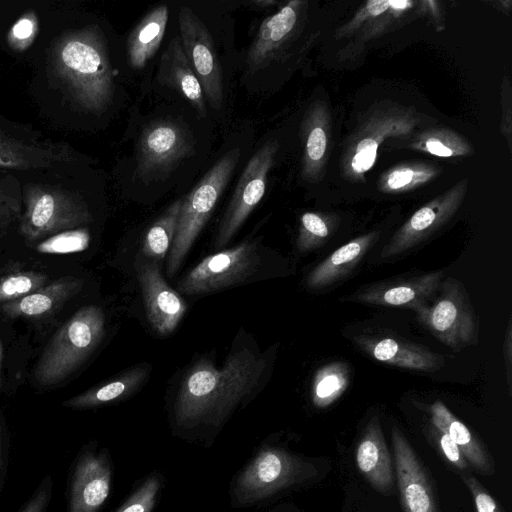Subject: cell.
<instances>
[{"label":"cell","instance_id":"1","mask_svg":"<svg viewBox=\"0 0 512 512\" xmlns=\"http://www.w3.org/2000/svg\"><path fill=\"white\" fill-rule=\"evenodd\" d=\"M266 366L249 349L231 354L217 369L208 360L197 362L185 376L176 405L178 425L219 424L251 393Z\"/></svg>","mask_w":512,"mask_h":512},{"label":"cell","instance_id":"2","mask_svg":"<svg viewBox=\"0 0 512 512\" xmlns=\"http://www.w3.org/2000/svg\"><path fill=\"white\" fill-rule=\"evenodd\" d=\"M57 78L84 110L100 114L114 95L112 68L102 34L86 26L63 34L52 49Z\"/></svg>","mask_w":512,"mask_h":512},{"label":"cell","instance_id":"3","mask_svg":"<svg viewBox=\"0 0 512 512\" xmlns=\"http://www.w3.org/2000/svg\"><path fill=\"white\" fill-rule=\"evenodd\" d=\"M105 315L95 305L81 307L54 334L34 370L40 386L64 381L89 357L104 335Z\"/></svg>","mask_w":512,"mask_h":512},{"label":"cell","instance_id":"4","mask_svg":"<svg viewBox=\"0 0 512 512\" xmlns=\"http://www.w3.org/2000/svg\"><path fill=\"white\" fill-rule=\"evenodd\" d=\"M22 204L24 211L20 216L19 228L28 242L82 228L93 221L89 206L82 196L60 185L23 184Z\"/></svg>","mask_w":512,"mask_h":512},{"label":"cell","instance_id":"5","mask_svg":"<svg viewBox=\"0 0 512 512\" xmlns=\"http://www.w3.org/2000/svg\"><path fill=\"white\" fill-rule=\"evenodd\" d=\"M241 151H227L182 198L177 228L168 252L167 273L173 276L182 265L194 241L212 215L239 161Z\"/></svg>","mask_w":512,"mask_h":512},{"label":"cell","instance_id":"6","mask_svg":"<svg viewBox=\"0 0 512 512\" xmlns=\"http://www.w3.org/2000/svg\"><path fill=\"white\" fill-rule=\"evenodd\" d=\"M440 295L431 304L419 306L418 320L442 343L455 352L478 342V322L465 286L446 278Z\"/></svg>","mask_w":512,"mask_h":512},{"label":"cell","instance_id":"7","mask_svg":"<svg viewBox=\"0 0 512 512\" xmlns=\"http://www.w3.org/2000/svg\"><path fill=\"white\" fill-rule=\"evenodd\" d=\"M312 475V469L298 457L266 448L238 476L233 497L239 505L252 504Z\"/></svg>","mask_w":512,"mask_h":512},{"label":"cell","instance_id":"8","mask_svg":"<svg viewBox=\"0 0 512 512\" xmlns=\"http://www.w3.org/2000/svg\"><path fill=\"white\" fill-rule=\"evenodd\" d=\"M258 262L256 243L245 241L204 258L179 281L177 289L188 295L222 290L243 282Z\"/></svg>","mask_w":512,"mask_h":512},{"label":"cell","instance_id":"9","mask_svg":"<svg viewBox=\"0 0 512 512\" xmlns=\"http://www.w3.org/2000/svg\"><path fill=\"white\" fill-rule=\"evenodd\" d=\"M112 466L108 453L95 442L75 456L67 477L66 512H98L111 489Z\"/></svg>","mask_w":512,"mask_h":512},{"label":"cell","instance_id":"10","mask_svg":"<svg viewBox=\"0 0 512 512\" xmlns=\"http://www.w3.org/2000/svg\"><path fill=\"white\" fill-rule=\"evenodd\" d=\"M278 148V142L270 140L248 161L219 226L215 239L216 249L224 247L232 239L263 198L268 173L274 164Z\"/></svg>","mask_w":512,"mask_h":512},{"label":"cell","instance_id":"11","mask_svg":"<svg viewBox=\"0 0 512 512\" xmlns=\"http://www.w3.org/2000/svg\"><path fill=\"white\" fill-rule=\"evenodd\" d=\"M180 40L185 56L197 76L205 99L219 109L224 100L223 75L213 38L198 16L181 7L178 14Z\"/></svg>","mask_w":512,"mask_h":512},{"label":"cell","instance_id":"12","mask_svg":"<svg viewBox=\"0 0 512 512\" xmlns=\"http://www.w3.org/2000/svg\"><path fill=\"white\" fill-rule=\"evenodd\" d=\"M193 152V139L179 122L162 119L142 131L137 150V172L149 180L169 172Z\"/></svg>","mask_w":512,"mask_h":512},{"label":"cell","instance_id":"13","mask_svg":"<svg viewBox=\"0 0 512 512\" xmlns=\"http://www.w3.org/2000/svg\"><path fill=\"white\" fill-rule=\"evenodd\" d=\"M466 189L467 181L463 180L419 208L391 237L382 249L380 258L400 255L432 236L457 212Z\"/></svg>","mask_w":512,"mask_h":512},{"label":"cell","instance_id":"14","mask_svg":"<svg viewBox=\"0 0 512 512\" xmlns=\"http://www.w3.org/2000/svg\"><path fill=\"white\" fill-rule=\"evenodd\" d=\"M416 119L410 112L377 111L353 135L345 150L344 171L352 179L362 177L374 165L379 145L387 137L407 135Z\"/></svg>","mask_w":512,"mask_h":512},{"label":"cell","instance_id":"15","mask_svg":"<svg viewBox=\"0 0 512 512\" xmlns=\"http://www.w3.org/2000/svg\"><path fill=\"white\" fill-rule=\"evenodd\" d=\"M77 160L76 151L66 143L15 137L0 130V170H55Z\"/></svg>","mask_w":512,"mask_h":512},{"label":"cell","instance_id":"16","mask_svg":"<svg viewBox=\"0 0 512 512\" xmlns=\"http://www.w3.org/2000/svg\"><path fill=\"white\" fill-rule=\"evenodd\" d=\"M394 467L404 512H438L433 488L411 444L397 428L391 433Z\"/></svg>","mask_w":512,"mask_h":512},{"label":"cell","instance_id":"17","mask_svg":"<svg viewBox=\"0 0 512 512\" xmlns=\"http://www.w3.org/2000/svg\"><path fill=\"white\" fill-rule=\"evenodd\" d=\"M147 318L160 335L170 334L181 321L186 304L162 277L155 262H144L136 267Z\"/></svg>","mask_w":512,"mask_h":512},{"label":"cell","instance_id":"18","mask_svg":"<svg viewBox=\"0 0 512 512\" xmlns=\"http://www.w3.org/2000/svg\"><path fill=\"white\" fill-rule=\"evenodd\" d=\"M443 278L444 271L438 270L411 278L385 281L371 285L348 299L365 304L416 310L427 304L428 299L439 290Z\"/></svg>","mask_w":512,"mask_h":512},{"label":"cell","instance_id":"19","mask_svg":"<svg viewBox=\"0 0 512 512\" xmlns=\"http://www.w3.org/2000/svg\"><path fill=\"white\" fill-rule=\"evenodd\" d=\"M301 4L299 1L289 2L261 23L247 53L250 70L262 69L276 60L296 29Z\"/></svg>","mask_w":512,"mask_h":512},{"label":"cell","instance_id":"20","mask_svg":"<svg viewBox=\"0 0 512 512\" xmlns=\"http://www.w3.org/2000/svg\"><path fill=\"white\" fill-rule=\"evenodd\" d=\"M355 342L374 359L388 365L421 372H435L445 364L443 355L427 347L392 337H356Z\"/></svg>","mask_w":512,"mask_h":512},{"label":"cell","instance_id":"21","mask_svg":"<svg viewBox=\"0 0 512 512\" xmlns=\"http://www.w3.org/2000/svg\"><path fill=\"white\" fill-rule=\"evenodd\" d=\"M356 464L374 489L382 493L391 490L394 483L392 460L378 416L370 419L358 442Z\"/></svg>","mask_w":512,"mask_h":512},{"label":"cell","instance_id":"22","mask_svg":"<svg viewBox=\"0 0 512 512\" xmlns=\"http://www.w3.org/2000/svg\"><path fill=\"white\" fill-rule=\"evenodd\" d=\"M158 80L185 97L201 117L206 116L201 84L185 56L179 36L171 39L160 58Z\"/></svg>","mask_w":512,"mask_h":512},{"label":"cell","instance_id":"23","mask_svg":"<svg viewBox=\"0 0 512 512\" xmlns=\"http://www.w3.org/2000/svg\"><path fill=\"white\" fill-rule=\"evenodd\" d=\"M82 286L81 279L63 277L22 298L4 303L2 311L12 318L46 316L77 294Z\"/></svg>","mask_w":512,"mask_h":512},{"label":"cell","instance_id":"24","mask_svg":"<svg viewBox=\"0 0 512 512\" xmlns=\"http://www.w3.org/2000/svg\"><path fill=\"white\" fill-rule=\"evenodd\" d=\"M378 237V232H372L336 249L309 273L307 286L313 290L323 289L343 279L352 272Z\"/></svg>","mask_w":512,"mask_h":512},{"label":"cell","instance_id":"25","mask_svg":"<svg viewBox=\"0 0 512 512\" xmlns=\"http://www.w3.org/2000/svg\"><path fill=\"white\" fill-rule=\"evenodd\" d=\"M430 414L432 426L447 434L477 471L484 475L494 472L492 460L482 445L442 401L430 406Z\"/></svg>","mask_w":512,"mask_h":512},{"label":"cell","instance_id":"26","mask_svg":"<svg viewBox=\"0 0 512 512\" xmlns=\"http://www.w3.org/2000/svg\"><path fill=\"white\" fill-rule=\"evenodd\" d=\"M168 14V7L159 5L132 30L127 41L128 61L132 68H143L157 53L165 35Z\"/></svg>","mask_w":512,"mask_h":512},{"label":"cell","instance_id":"27","mask_svg":"<svg viewBox=\"0 0 512 512\" xmlns=\"http://www.w3.org/2000/svg\"><path fill=\"white\" fill-rule=\"evenodd\" d=\"M148 374L147 367L133 368L112 381L67 399L62 406L71 409H88L124 399L144 384Z\"/></svg>","mask_w":512,"mask_h":512},{"label":"cell","instance_id":"28","mask_svg":"<svg viewBox=\"0 0 512 512\" xmlns=\"http://www.w3.org/2000/svg\"><path fill=\"white\" fill-rule=\"evenodd\" d=\"M306 120L302 174L311 179L320 173L324 164L328 146V120L324 121L321 107L313 108Z\"/></svg>","mask_w":512,"mask_h":512},{"label":"cell","instance_id":"29","mask_svg":"<svg viewBox=\"0 0 512 512\" xmlns=\"http://www.w3.org/2000/svg\"><path fill=\"white\" fill-rule=\"evenodd\" d=\"M350 369L344 362H332L317 370L311 387V399L318 408L330 406L346 391Z\"/></svg>","mask_w":512,"mask_h":512},{"label":"cell","instance_id":"30","mask_svg":"<svg viewBox=\"0 0 512 512\" xmlns=\"http://www.w3.org/2000/svg\"><path fill=\"white\" fill-rule=\"evenodd\" d=\"M181 199L174 201L148 229L142 253L152 259H163L172 245L178 222Z\"/></svg>","mask_w":512,"mask_h":512},{"label":"cell","instance_id":"31","mask_svg":"<svg viewBox=\"0 0 512 512\" xmlns=\"http://www.w3.org/2000/svg\"><path fill=\"white\" fill-rule=\"evenodd\" d=\"M438 170L428 164L411 163L390 169L380 180L385 193H402L423 185L436 176Z\"/></svg>","mask_w":512,"mask_h":512},{"label":"cell","instance_id":"32","mask_svg":"<svg viewBox=\"0 0 512 512\" xmlns=\"http://www.w3.org/2000/svg\"><path fill=\"white\" fill-rule=\"evenodd\" d=\"M414 148L438 157H457L471 153V147L450 130H430L419 136Z\"/></svg>","mask_w":512,"mask_h":512},{"label":"cell","instance_id":"33","mask_svg":"<svg viewBox=\"0 0 512 512\" xmlns=\"http://www.w3.org/2000/svg\"><path fill=\"white\" fill-rule=\"evenodd\" d=\"M336 220L319 213L306 212L301 216L297 248L308 252L322 246L331 236Z\"/></svg>","mask_w":512,"mask_h":512},{"label":"cell","instance_id":"34","mask_svg":"<svg viewBox=\"0 0 512 512\" xmlns=\"http://www.w3.org/2000/svg\"><path fill=\"white\" fill-rule=\"evenodd\" d=\"M49 281V276L43 273L28 271L6 275L0 278V302L8 303L22 298Z\"/></svg>","mask_w":512,"mask_h":512},{"label":"cell","instance_id":"35","mask_svg":"<svg viewBox=\"0 0 512 512\" xmlns=\"http://www.w3.org/2000/svg\"><path fill=\"white\" fill-rule=\"evenodd\" d=\"M22 185L10 171L0 170V227L20 218Z\"/></svg>","mask_w":512,"mask_h":512},{"label":"cell","instance_id":"36","mask_svg":"<svg viewBox=\"0 0 512 512\" xmlns=\"http://www.w3.org/2000/svg\"><path fill=\"white\" fill-rule=\"evenodd\" d=\"M90 234L86 228L63 231L44 239L36 246L39 253L68 254L85 250L89 246Z\"/></svg>","mask_w":512,"mask_h":512},{"label":"cell","instance_id":"37","mask_svg":"<svg viewBox=\"0 0 512 512\" xmlns=\"http://www.w3.org/2000/svg\"><path fill=\"white\" fill-rule=\"evenodd\" d=\"M159 489L158 476H150L116 512H151L156 503Z\"/></svg>","mask_w":512,"mask_h":512},{"label":"cell","instance_id":"38","mask_svg":"<svg viewBox=\"0 0 512 512\" xmlns=\"http://www.w3.org/2000/svg\"><path fill=\"white\" fill-rule=\"evenodd\" d=\"M38 32V20L34 12L22 15L8 32L7 41L11 48L23 51L33 42Z\"/></svg>","mask_w":512,"mask_h":512},{"label":"cell","instance_id":"39","mask_svg":"<svg viewBox=\"0 0 512 512\" xmlns=\"http://www.w3.org/2000/svg\"><path fill=\"white\" fill-rule=\"evenodd\" d=\"M53 478L46 474L18 512H47L53 495Z\"/></svg>","mask_w":512,"mask_h":512},{"label":"cell","instance_id":"40","mask_svg":"<svg viewBox=\"0 0 512 512\" xmlns=\"http://www.w3.org/2000/svg\"><path fill=\"white\" fill-rule=\"evenodd\" d=\"M432 433L445 458L456 468L460 470L466 469L468 467L467 460L450 437L433 426Z\"/></svg>","mask_w":512,"mask_h":512},{"label":"cell","instance_id":"41","mask_svg":"<svg viewBox=\"0 0 512 512\" xmlns=\"http://www.w3.org/2000/svg\"><path fill=\"white\" fill-rule=\"evenodd\" d=\"M473 495L477 512H500L497 503L473 476L463 477Z\"/></svg>","mask_w":512,"mask_h":512},{"label":"cell","instance_id":"42","mask_svg":"<svg viewBox=\"0 0 512 512\" xmlns=\"http://www.w3.org/2000/svg\"><path fill=\"white\" fill-rule=\"evenodd\" d=\"M10 443L9 436L0 418V495L3 490L9 464Z\"/></svg>","mask_w":512,"mask_h":512},{"label":"cell","instance_id":"43","mask_svg":"<svg viewBox=\"0 0 512 512\" xmlns=\"http://www.w3.org/2000/svg\"><path fill=\"white\" fill-rule=\"evenodd\" d=\"M366 12L369 16L376 17L392 8V0H370L366 3Z\"/></svg>","mask_w":512,"mask_h":512},{"label":"cell","instance_id":"44","mask_svg":"<svg viewBox=\"0 0 512 512\" xmlns=\"http://www.w3.org/2000/svg\"><path fill=\"white\" fill-rule=\"evenodd\" d=\"M253 4L256 5L257 7H260V8H265L267 6H271V5H275L277 4V2L275 1H272V0H257V1H253Z\"/></svg>","mask_w":512,"mask_h":512},{"label":"cell","instance_id":"45","mask_svg":"<svg viewBox=\"0 0 512 512\" xmlns=\"http://www.w3.org/2000/svg\"><path fill=\"white\" fill-rule=\"evenodd\" d=\"M2 357H3V351H2V346L0 343V389L2 388Z\"/></svg>","mask_w":512,"mask_h":512}]
</instances>
